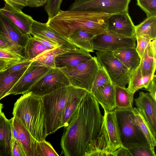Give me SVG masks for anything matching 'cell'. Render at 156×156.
Listing matches in <instances>:
<instances>
[{
	"mask_svg": "<svg viewBox=\"0 0 156 156\" xmlns=\"http://www.w3.org/2000/svg\"><path fill=\"white\" fill-rule=\"evenodd\" d=\"M3 107V104L0 102V113L2 112V110Z\"/></svg>",
	"mask_w": 156,
	"mask_h": 156,
	"instance_id": "obj_50",
	"label": "cell"
},
{
	"mask_svg": "<svg viewBox=\"0 0 156 156\" xmlns=\"http://www.w3.org/2000/svg\"><path fill=\"white\" fill-rule=\"evenodd\" d=\"M92 94L104 110L111 111L116 108L115 85L112 82L104 84Z\"/></svg>",
	"mask_w": 156,
	"mask_h": 156,
	"instance_id": "obj_19",
	"label": "cell"
},
{
	"mask_svg": "<svg viewBox=\"0 0 156 156\" xmlns=\"http://www.w3.org/2000/svg\"><path fill=\"white\" fill-rule=\"evenodd\" d=\"M0 11L11 20L24 35H31L32 24L34 21L32 17L16 10L5 3L4 7L0 8Z\"/></svg>",
	"mask_w": 156,
	"mask_h": 156,
	"instance_id": "obj_17",
	"label": "cell"
},
{
	"mask_svg": "<svg viewBox=\"0 0 156 156\" xmlns=\"http://www.w3.org/2000/svg\"><path fill=\"white\" fill-rule=\"evenodd\" d=\"M75 1H76V0H75Z\"/></svg>",
	"mask_w": 156,
	"mask_h": 156,
	"instance_id": "obj_51",
	"label": "cell"
},
{
	"mask_svg": "<svg viewBox=\"0 0 156 156\" xmlns=\"http://www.w3.org/2000/svg\"><path fill=\"white\" fill-rule=\"evenodd\" d=\"M3 0L6 4L18 11H22L24 7L27 6V0Z\"/></svg>",
	"mask_w": 156,
	"mask_h": 156,
	"instance_id": "obj_42",
	"label": "cell"
},
{
	"mask_svg": "<svg viewBox=\"0 0 156 156\" xmlns=\"http://www.w3.org/2000/svg\"><path fill=\"white\" fill-rule=\"evenodd\" d=\"M132 156H156L154 151L151 148L136 147L128 149Z\"/></svg>",
	"mask_w": 156,
	"mask_h": 156,
	"instance_id": "obj_38",
	"label": "cell"
},
{
	"mask_svg": "<svg viewBox=\"0 0 156 156\" xmlns=\"http://www.w3.org/2000/svg\"><path fill=\"white\" fill-rule=\"evenodd\" d=\"M47 1V0H41L43 5H44L46 4Z\"/></svg>",
	"mask_w": 156,
	"mask_h": 156,
	"instance_id": "obj_49",
	"label": "cell"
},
{
	"mask_svg": "<svg viewBox=\"0 0 156 156\" xmlns=\"http://www.w3.org/2000/svg\"><path fill=\"white\" fill-rule=\"evenodd\" d=\"M97 59L99 65L105 70L111 81L115 85L126 87L131 72L113 54L112 52L98 51Z\"/></svg>",
	"mask_w": 156,
	"mask_h": 156,
	"instance_id": "obj_7",
	"label": "cell"
},
{
	"mask_svg": "<svg viewBox=\"0 0 156 156\" xmlns=\"http://www.w3.org/2000/svg\"><path fill=\"white\" fill-rule=\"evenodd\" d=\"M48 48L36 40L33 37H30L25 48V59L31 60L48 50Z\"/></svg>",
	"mask_w": 156,
	"mask_h": 156,
	"instance_id": "obj_31",
	"label": "cell"
},
{
	"mask_svg": "<svg viewBox=\"0 0 156 156\" xmlns=\"http://www.w3.org/2000/svg\"><path fill=\"white\" fill-rule=\"evenodd\" d=\"M136 38L128 37L108 31L94 36L92 39L94 50L113 52L119 48L136 47Z\"/></svg>",
	"mask_w": 156,
	"mask_h": 156,
	"instance_id": "obj_11",
	"label": "cell"
},
{
	"mask_svg": "<svg viewBox=\"0 0 156 156\" xmlns=\"http://www.w3.org/2000/svg\"><path fill=\"white\" fill-rule=\"evenodd\" d=\"M51 69L31 64L8 94L16 95L26 93L30 88Z\"/></svg>",
	"mask_w": 156,
	"mask_h": 156,
	"instance_id": "obj_13",
	"label": "cell"
},
{
	"mask_svg": "<svg viewBox=\"0 0 156 156\" xmlns=\"http://www.w3.org/2000/svg\"><path fill=\"white\" fill-rule=\"evenodd\" d=\"M136 4L146 13L147 17L156 16V0H136Z\"/></svg>",
	"mask_w": 156,
	"mask_h": 156,
	"instance_id": "obj_35",
	"label": "cell"
},
{
	"mask_svg": "<svg viewBox=\"0 0 156 156\" xmlns=\"http://www.w3.org/2000/svg\"><path fill=\"white\" fill-rule=\"evenodd\" d=\"M68 50L64 49L61 46L48 50L32 59L31 64L37 66H45L51 68H55V57Z\"/></svg>",
	"mask_w": 156,
	"mask_h": 156,
	"instance_id": "obj_28",
	"label": "cell"
},
{
	"mask_svg": "<svg viewBox=\"0 0 156 156\" xmlns=\"http://www.w3.org/2000/svg\"><path fill=\"white\" fill-rule=\"evenodd\" d=\"M29 66L9 73L4 70L0 72V101L5 97Z\"/></svg>",
	"mask_w": 156,
	"mask_h": 156,
	"instance_id": "obj_24",
	"label": "cell"
},
{
	"mask_svg": "<svg viewBox=\"0 0 156 156\" xmlns=\"http://www.w3.org/2000/svg\"><path fill=\"white\" fill-rule=\"evenodd\" d=\"M31 35L49 40L65 49L76 48L67 38L58 34L48 26L46 23L34 20L31 27Z\"/></svg>",
	"mask_w": 156,
	"mask_h": 156,
	"instance_id": "obj_14",
	"label": "cell"
},
{
	"mask_svg": "<svg viewBox=\"0 0 156 156\" xmlns=\"http://www.w3.org/2000/svg\"><path fill=\"white\" fill-rule=\"evenodd\" d=\"M133 111L136 122L151 148L154 151V147L156 146V134L152 130L141 110L137 108H133Z\"/></svg>",
	"mask_w": 156,
	"mask_h": 156,
	"instance_id": "obj_26",
	"label": "cell"
},
{
	"mask_svg": "<svg viewBox=\"0 0 156 156\" xmlns=\"http://www.w3.org/2000/svg\"><path fill=\"white\" fill-rule=\"evenodd\" d=\"M27 6L37 7L43 5L41 0H27Z\"/></svg>",
	"mask_w": 156,
	"mask_h": 156,
	"instance_id": "obj_46",
	"label": "cell"
},
{
	"mask_svg": "<svg viewBox=\"0 0 156 156\" xmlns=\"http://www.w3.org/2000/svg\"><path fill=\"white\" fill-rule=\"evenodd\" d=\"M12 125L4 113H0V156H12Z\"/></svg>",
	"mask_w": 156,
	"mask_h": 156,
	"instance_id": "obj_21",
	"label": "cell"
},
{
	"mask_svg": "<svg viewBox=\"0 0 156 156\" xmlns=\"http://www.w3.org/2000/svg\"><path fill=\"white\" fill-rule=\"evenodd\" d=\"M154 75H149L143 76L140 65L131 73L127 88L130 92L134 94L138 90L142 88L147 89Z\"/></svg>",
	"mask_w": 156,
	"mask_h": 156,
	"instance_id": "obj_29",
	"label": "cell"
},
{
	"mask_svg": "<svg viewBox=\"0 0 156 156\" xmlns=\"http://www.w3.org/2000/svg\"><path fill=\"white\" fill-rule=\"evenodd\" d=\"M156 76L154 75L147 89L154 99L156 101Z\"/></svg>",
	"mask_w": 156,
	"mask_h": 156,
	"instance_id": "obj_43",
	"label": "cell"
},
{
	"mask_svg": "<svg viewBox=\"0 0 156 156\" xmlns=\"http://www.w3.org/2000/svg\"><path fill=\"white\" fill-rule=\"evenodd\" d=\"M88 92L84 89L70 85L42 97L48 135L62 127L63 113L69 101L74 97L85 95Z\"/></svg>",
	"mask_w": 156,
	"mask_h": 156,
	"instance_id": "obj_4",
	"label": "cell"
},
{
	"mask_svg": "<svg viewBox=\"0 0 156 156\" xmlns=\"http://www.w3.org/2000/svg\"><path fill=\"white\" fill-rule=\"evenodd\" d=\"M115 13L88 10L61 9L56 15L48 17L46 23L58 34L66 38L73 32L77 30H82L96 36L108 31V20Z\"/></svg>",
	"mask_w": 156,
	"mask_h": 156,
	"instance_id": "obj_2",
	"label": "cell"
},
{
	"mask_svg": "<svg viewBox=\"0 0 156 156\" xmlns=\"http://www.w3.org/2000/svg\"><path fill=\"white\" fill-rule=\"evenodd\" d=\"M10 120L18 132L19 141L26 156H34L37 141L16 118L13 116Z\"/></svg>",
	"mask_w": 156,
	"mask_h": 156,
	"instance_id": "obj_20",
	"label": "cell"
},
{
	"mask_svg": "<svg viewBox=\"0 0 156 156\" xmlns=\"http://www.w3.org/2000/svg\"><path fill=\"white\" fill-rule=\"evenodd\" d=\"M94 36L84 30H77L73 32L67 39L76 48L89 52H93L92 41Z\"/></svg>",
	"mask_w": 156,
	"mask_h": 156,
	"instance_id": "obj_25",
	"label": "cell"
},
{
	"mask_svg": "<svg viewBox=\"0 0 156 156\" xmlns=\"http://www.w3.org/2000/svg\"><path fill=\"white\" fill-rule=\"evenodd\" d=\"M12 156H26L23 149L13 136L11 143Z\"/></svg>",
	"mask_w": 156,
	"mask_h": 156,
	"instance_id": "obj_41",
	"label": "cell"
},
{
	"mask_svg": "<svg viewBox=\"0 0 156 156\" xmlns=\"http://www.w3.org/2000/svg\"><path fill=\"white\" fill-rule=\"evenodd\" d=\"M112 53L129 69L131 73L140 64L141 59L135 48H122L113 51Z\"/></svg>",
	"mask_w": 156,
	"mask_h": 156,
	"instance_id": "obj_22",
	"label": "cell"
},
{
	"mask_svg": "<svg viewBox=\"0 0 156 156\" xmlns=\"http://www.w3.org/2000/svg\"><path fill=\"white\" fill-rule=\"evenodd\" d=\"M104 110L101 128L103 131L106 141V150L113 154V152L123 145L121 140L115 112L113 111Z\"/></svg>",
	"mask_w": 156,
	"mask_h": 156,
	"instance_id": "obj_12",
	"label": "cell"
},
{
	"mask_svg": "<svg viewBox=\"0 0 156 156\" xmlns=\"http://www.w3.org/2000/svg\"><path fill=\"white\" fill-rule=\"evenodd\" d=\"M130 0H77L68 10H88L109 13L128 12Z\"/></svg>",
	"mask_w": 156,
	"mask_h": 156,
	"instance_id": "obj_10",
	"label": "cell"
},
{
	"mask_svg": "<svg viewBox=\"0 0 156 156\" xmlns=\"http://www.w3.org/2000/svg\"><path fill=\"white\" fill-rule=\"evenodd\" d=\"M114 156H132L128 149L122 146L112 152Z\"/></svg>",
	"mask_w": 156,
	"mask_h": 156,
	"instance_id": "obj_45",
	"label": "cell"
},
{
	"mask_svg": "<svg viewBox=\"0 0 156 156\" xmlns=\"http://www.w3.org/2000/svg\"><path fill=\"white\" fill-rule=\"evenodd\" d=\"M0 49H7L12 51L5 39L0 35Z\"/></svg>",
	"mask_w": 156,
	"mask_h": 156,
	"instance_id": "obj_47",
	"label": "cell"
},
{
	"mask_svg": "<svg viewBox=\"0 0 156 156\" xmlns=\"http://www.w3.org/2000/svg\"><path fill=\"white\" fill-rule=\"evenodd\" d=\"M134 94L126 87L115 85V104L116 108L129 109L133 108Z\"/></svg>",
	"mask_w": 156,
	"mask_h": 156,
	"instance_id": "obj_30",
	"label": "cell"
},
{
	"mask_svg": "<svg viewBox=\"0 0 156 156\" xmlns=\"http://www.w3.org/2000/svg\"><path fill=\"white\" fill-rule=\"evenodd\" d=\"M110 82L112 81L108 74L104 69L99 65V69L93 84L90 93H93L99 87Z\"/></svg>",
	"mask_w": 156,
	"mask_h": 156,
	"instance_id": "obj_34",
	"label": "cell"
},
{
	"mask_svg": "<svg viewBox=\"0 0 156 156\" xmlns=\"http://www.w3.org/2000/svg\"><path fill=\"white\" fill-rule=\"evenodd\" d=\"M92 57L89 52L78 48L68 49L55 57V66L58 68L75 66Z\"/></svg>",
	"mask_w": 156,
	"mask_h": 156,
	"instance_id": "obj_16",
	"label": "cell"
},
{
	"mask_svg": "<svg viewBox=\"0 0 156 156\" xmlns=\"http://www.w3.org/2000/svg\"><path fill=\"white\" fill-rule=\"evenodd\" d=\"M33 37L36 40L40 42L42 44L48 48L51 49H53L57 47L60 46L58 44L49 40L36 36Z\"/></svg>",
	"mask_w": 156,
	"mask_h": 156,
	"instance_id": "obj_44",
	"label": "cell"
},
{
	"mask_svg": "<svg viewBox=\"0 0 156 156\" xmlns=\"http://www.w3.org/2000/svg\"><path fill=\"white\" fill-rule=\"evenodd\" d=\"M51 144L43 140L37 141L34 156H58Z\"/></svg>",
	"mask_w": 156,
	"mask_h": 156,
	"instance_id": "obj_33",
	"label": "cell"
},
{
	"mask_svg": "<svg viewBox=\"0 0 156 156\" xmlns=\"http://www.w3.org/2000/svg\"><path fill=\"white\" fill-rule=\"evenodd\" d=\"M115 112L122 142L127 149L136 147L150 148L138 125L133 111V108L113 110Z\"/></svg>",
	"mask_w": 156,
	"mask_h": 156,
	"instance_id": "obj_5",
	"label": "cell"
},
{
	"mask_svg": "<svg viewBox=\"0 0 156 156\" xmlns=\"http://www.w3.org/2000/svg\"><path fill=\"white\" fill-rule=\"evenodd\" d=\"M93 94L83 97L69 125L64 127L60 145L66 156H88L103 119Z\"/></svg>",
	"mask_w": 156,
	"mask_h": 156,
	"instance_id": "obj_1",
	"label": "cell"
},
{
	"mask_svg": "<svg viewBox=\"0 0 156 156\" xmlns=\"http://www.w3.org/2000/svg\"><path fill=\"white\" fill-rule=\"evenodd\" d=\"M63 0H47L44 9L48 17L56 15L61 10L60 6Z\"/></svg>",
	"mask_w": 156,
	"mask_h": 156,
	"instance_id": "obj_37",
	"label": "cell"
},
{
	"mask_svg": "<svg viewBox=\"0 0 156 156\" xmlns=\"http://www.w3.org/2000/svg\"><path fill=\"white\" fill-rule=\"evenodd\" d=\"M135 37H143L151 40L156 39V16L147 17L135 26Z\"/></svg>",
	"mask_w": 156,
	"mask_h": 156,
	"instance_id": "obj_27",
	"label": "cell"
},
{
	"mask_svg": "<svg viewBox=\"0 0 156 156\" xmlns=\"http://www.w3.org/2000/svg\"><path fill=\"white\" fill-rule=\"evenodd\" d=\"M86 95L74 97L68 102L63 113L62 127H65L68 126L83 98Z\"/></svg>",
	"mask_w": 156,
	"mask_h": 156,
	"instance_id": "obj_32",
	"label": "cell"
},
{
	"mask_svg": "<svg viewBox=\"0 0 156 156\" xmlns=\"http://www.w3.org/2000/svg\"><path fill=\"white\" fill-rule=\"evenodd\" d=\"M14 64L0 58V72Z\"/></svg>",
	"mask_w": 156,
	"mask_h": 156,
	"instance_id": "obj_48",
	"label": "cell"
},
{
	"mask_svg": "<svg viewBox=\"0 0 156 156\" xmlns=\"http://www.w3.org/2000/svg\"><path fill=\"white\" fill-rule=\"evenodd\" d=\"M32 62L31 60L25 59L9 66L4 70L9 73L19 71L26 67L29 66Z\"/></svg>",
	"mask_w": 156,
	"mask_h": 156,
	"instance_id": "obj_40",
	"label": "cell"
},
{
	"mask_svg": "<svg viewBox=\"0 0 156 156\" xmlns=\"http://www.w3.org/2000/svg\"><path fill=\"white\" fill-rule=\"evenodd\" d=\"M12 114L37 141L45 140L47 133L42 97L27 92L14 104Z\"/></svg>",
	"mask_w": 156,
	"mask_h": 156,
	"instance_id": "obj_3",
	"label": "cell"
},
{
	"mask_svg": "<svg viewBox=\"0 0 156 156\" xmlns=\"http://www.w3.org/2000/svg\"><path fill=\"white\" fill-rule=\"evenodd\" d=\"M99 67L96 57L94 56L76 66L59 69L67 77L70 85L90 93Z\"/></svg>",
	"mask_w": 156,
	"mask_h": 156,
	"instance_id": "obj_6",
	"label": "cell"
},
{
	"mask_svg": "<svg viewBox=\"0 0 156 156\" xmlns=\"http://www.w3.org/2000/svg\"><path fill=\"white\" fill-rule=\"evenodd\" d=\"M136 108L143 113L154 133L156 134V101L149 92H139V97L134 99Z\"/></svg>",
	"mask_w": 156,
	"mask_h": 156,
	"instance_id": "obj_18",
	"label": "cell"
},
{
	"mask_svg": "<svg viewBox=\"0 0 156 156\" xmlns=\"http://www.w3.org/2000/svg\"><path fill=\"white\" fill-rule=\"evenodd\" d=\"M0 58L13 64L25 59L22 56L9 50L0 49Z\"/></svg>",
	"mask_w": 156,
	"mask_h": 156,
	"instance_id": "obj_36",
	"label": "cell"
},
{
	"mask_svg": "<svg viewBox=\"0 0 156 156\" xmlns=\"http://www.w3.org/2000/svg\"><path fill=\"white\" fill-rule=\"evenodd\" d=\"M0 35L5 39L12 51L25 58V48L31 35H24L0 11Z\"/></svg>",
	"mask_w": 156,
	"mask_h": 156,
	"instance_id": "obj_8",
	"label": "cell"
},
{
	"mask_svg": "<svg viewBox=\"0 0 156 156\" xmlns=\"http://www.w3.org/2000/svg\"><path fill=\"white\" fill-rule=\"evenodd\" d=\"M69 85L68 79L59 69L51 68L27 92H31L35 95L42 97Z\"/></svg>",
	"mask_w": 156,
	"mask_h": 156,
	"instance_id": "obj_9",
	"label": "cell"
},
{
	"mask_svg": "<svg viewBox=\"0 0 156 156\" xmlns=\"http://www.w3.org/2000/svg\"><path fill=\"white\" fill-rule=\"evenodd\" d=\"M140 65L143 76L154 75L156 67V39L151 40L146 48Z\"/></svg>",
	"mask_w": 156,
	"mask_h": 156,
	"instance_id": "obj_23",
	"label": "cell"
},
{
	"mask_svg": "<svg viewBox=\"0 0 156 156\" xmlns=\"http://www.w3.org/2000/svg\"><path fill=\"white\" fill-rule=\"evenodd\" d=\"M135 27L128 12L116 13L109 18L108 30L127 37H133Z\"/></svg>",
	"mask_w": 156,
	"mask_h": 156,
	"instance_id": "obj_15",
	"label": "cell"
},
{
	"mask_svg": "<svg viewBox=\"0 0 156 156\" xmlns=\"http://www.w3.org/2000/svg\"><path fill=\"white\" fill-rule=\"evenodd\" d=\"M136 39L137 41V44L135 48L141 59L146 48L151 40L143 37H136Z\"/></svg>",
	"mask_w": 156,
	"mask_h": 156,
	"instance_id": "obj_39",
	"label": "cell"
}]
</instances>
